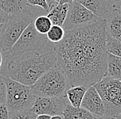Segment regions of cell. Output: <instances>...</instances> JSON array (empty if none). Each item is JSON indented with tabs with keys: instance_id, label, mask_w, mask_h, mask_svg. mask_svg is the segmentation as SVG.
I'll list each match as a JSON object with an SVG mask.
<instances>
[{
	"instance_id": "8",
	"label": "cell",
	"mask_w": 121,
	"mask_h": 119,
	"mask_svg": "<svg viewBox=\"0 0 121 119\" xmlns=\"http://www.w3.org/2000/svg\"><path fill=\"white\" fill-rule=\"evenodd\" d=\"M98 19L89 10L74 1L69 4L68 15L63 28L65 31L72 30L95 22Z\"/></svg>"
},
{
	"instance_id": "20",
	"label": "cell",
	"mask_w": 121,
	"mask_h": 119,
	"mask_svg": "<svg viewBox=\"0 0 121 119\" xmlns=\"http://www.w3.org/2000/svg\"><path fill=\"white\" fill-rule=\"evenodd\" d=\"M65 33V31L62 26L52 25L50 29L47 32L46 37L48 41L54 44H58L64 38Z\"/></svg>"
},
{
	"instance_id": "22",
	"label": "cell",
	"mask_w": 121,
	"mask_h": 119,
	"mask_svg": "<svg viewBox=\"0 0 121 119\" xmlns=\"http://www.w3.org/2000/svg\"><path fill=\"white\" fill-rule=\"evenodd\" d=\"M27 4L30 6H39L46 12L50 11V5L47 0H27Z\"/></svg>"
},
{
	"instance_id": "33",
	"label": "cell",
	"mask_w": 121,
	"mask_h": 119,
	"mask_svg": "<svg viewBox=\"0 0 121 119\" xmlns=\"http://www.w3.org/2000/svg\"><path fill=\"white\" fill-rule=\"evenodd\" d=\"M54 2H56V3H59V0H53Z\"/></svg>"
},
{
	"instance_id": "23",
	"label": "cell",
	"mask_w": 121,
	"mask_h": 119,
	"mask_svg": "<svg viewBox=\"0 0 121 119\" xmlns=\"http://www.w3.org/2000/svg\"><path fill=\"white\" fill-rule=\"evenodd\" d=\"M6 100V85L4 75H0V104H5Z\"/></svg>"
},
{
	"instance_id": "34",
	"label": "cell",
	"mask_w": 121,
	"mask_h": 119,
	"mask_svg": "<svg viewBox=\"0 0 121 119\" xmlns=\"http://www.w3.org/2000/svg\"><path fill=\"white\" fill-rule=\"evenodd\" d=\"M121 119V115H120V116H118V118H117V119Z\"/></svg>"
},
{
	"instance_id": "35",
	"label": "cell",
	"mask_w": 121,
	"mask_h": 119,
	"mask_svg": "<svg viewBox=\"0 0 121 119\" xmlns=\"http://www.w3.org/2000/svg\"><path fill=\"white\" fill-rule=\"evenodd\" d=\"M120 10H121V8H120Z\"/></svg>"
},
{
	"instance_id": "21",
	"label": "cell",
	"mask_w": 121,
	"mask_h": 119,
	"mask_svg": "<svg viewBox=\"0 0 121 119\" xmlns=\"http://www.w3.org/2000/svg\"><path fill=\"white\" fill-rule=\"evenodd\" d=\"M37 115L31 110L16 113L10 115L9 119H37Z\"/></svg>"
},
{
	"instance_id": "14",
	"label": "cell",
	"mask_w": 121,
	"mask_h": 119,
	"mask_svg": "<svg viewBox=\"0 0 121 119\" xmlns=\"http://www.w3.org/2000/svg\"><path fill=\"white\" fill-rule=\"evenodd\" d=\"M28 6L27 0H0V9L8 15L23 12Z\"/></svg>"
},
{
	"instance_id": "25",
	"label": "cell",
	"mask_w": 121,
	"mask_h": 119,
	"mask_svg": "<svg viewBox=\"0 0 121 119\" xmlns=\"http://www.w3.org/2000/svg\"><path fill=\"white\" fill-rule=\"evenodd\" d=\"M8 18H9V15L3 12L0 9V25L5 24L8 20Z\"/></svg>"
},
{
	"instance_id": "17",
	"label": "cell",
	"mask_w": 121,
	"mask_h": 119,
	"mask_svg": "<svg viewBox=\"0 0 121 119\" xmlns=\"http://www.w3.org/2000/svg\"><path fill=\"white\" fill-rule=\"evenodd\" d=\"M107 76L121 81V57L107 53Z\"/></svg>"
},
{
	"instance_id": "15",
	"label": "cell",
	"mask_w": 121,
	"mask_h": 119,
	"mask_svg": "<svg viewBox=\"0 0 121 119\" xmlns=\"http://www.w3.org/2000/svg\"><path fill=\"white\" fill-rule=\"evenodd\" d=\"M62 116L64 119H95L96 116L82 107H74L68 103Z\"/></svg>"
},
{
	"instance_id": "5",
	"label": "cell",
	"mask_w": 121,
	"mask_h": 119,
	"mask_svg": "<svg viewBox=\"0 0 121 119\" xmlns=\"http://www.w3.org/2000/svg\"><path fill=\"white\" fill-rule=\"evenodd\" d=\"M6 85V105L9 116L16 113L30 110L36 97L34 96L30 86H27L4 75Z\"/></svg>"
},
{
	"instance_id": "16",
	"label": "cell",
	"mask_w": 121,
	"mask_h": 119,
	"mask_svg": "<svg viewBox=\"0 0 121 119\" xmlns=\"http://www.w3.org/2000/svg\"><path fill=\"white\" fill-rule=\"evenodd\" d=\"M87 89V88L83 85L69 87L65 92L69 103L74 107H80Z\"/></svg>"
},
{
	"instance_id": "4",
	"label": "cell",
	"mask_w": 121,
	"mask_h": 119,
	"mask_svg": "<svg viewBox=\"0 0 121 119\" xmlns=\"http://www.w3.org/2000/svg\"><path fill=\"white\" fill-rule=\"evenodd\" d=\"M34 21V15L28 8L19 13L9 15L0 35V50L2 52L7 53L26 28Z\"/></svg>"
},
{
	"instance_id": "1",
	"label": "cell",
	"mask_w": 121,
	"mask_h": 119,
	"mask_svg": "<svg viewBox=\"0 0 121 119\" xmlns=\"http://www.w3.org/2000/svg\"><path fill=\"white\" fill-rule=\"evenodd\" d=\"M105 19L99 18L85 26L65 31L54 48L57 66L65 74L69 87L94 85L107 75Z\"/></svg>"
},
{
	"instance_id": "26",
	"label": "cell",
	"mask_w": 121,
	"mask_h": 119,
	"mask_svg": "<svg viewBox=\"0 0 121 119\" xmlns=\"http://www.w3.org/2000/svg\"><path fill=\"white\" fill-rule=\"evenodd\" d=\"M112 8L120 9L121 6V0H107Z\"/></svg>"
},
{
	"instance_id": "9",
	"label": "cell",
	"mask_w": 121,
	"mask_h": 119,
	"mask_svg": "<svg viewBox=\"0 0 121 119\" xmlns=\"http://www.w3.org/2000/svg\"><path fill=\"white\" fill-rule=\"evenodd\" d=\"M68 103L67 98L37 97L30 110L37 115L47 114L51 116L62 115Z\"/></svg>"
},
{
	"instance_id": "12",
	"label": "cell",
	"mask_w": 121,
	"mask_h": 119,
	"mask_svg": "<svg viewBox=\"0 0 121 119\" xmlns=\"http://www.w3.org/2000/svg\"><path fill=\"white\" fill-rule=\"evenodd\" d=\"M106 20V32L111 37L121 41V10L112 8Z\"/></svg>"
},
{
	"instance_id": "13",
	"label": "cell",
	"mask_w": 121,
	"mask_h": 119,
	"mask_svg": "<svg viewBox=\"0 0 121 119\" xmlns=\"http://www.w3.org/2000/svg\"><path fill=\"white\" fill-rule=\"evenodd\" d=\"M69 10V4H52L47 17L50 19L52 25L62 26L66 19Z\"/></svg>"
},
{
	"instance_id": "30",
	"label": "cell",
	"mask_w": 121,
	"mask_h": 119,
	"mask_svg": "<svg viewBox=\"0 0 121 119\" xmlns=\"http://www.w3.org/2000/svg\"><path fill=\"white\" fill-rule=\"evenodd\" d=\"M3 65V54H2V51L0 50V69Z\"/></svg>"
},
{
	"instance_id": "24",
	"label": "cell",
	"mask_w": 121,
	"mask_h": 119,
	"mask_svg": "<svg viewBox=\"0 0 121 119\" xmlns=\"http://www.w3.org/2000/svg\"><path fill=\"white\" fill-rule=\"evenodd\" d=\"M0 119H9V112L6 104H0Z\"/></svg>"
},
{
	"instance_id": "18",
	"label": "cell",
	"mask_w": 121,
	"mask_h": 119,
	"mask_svg": "<svg viewBox=\"0 0 121 119\" xmlns=\"http://www.w3.org/2000/svg\"><path fill=\"white\" fill-rule=\"evenodd\" d=\"M105 48L107 53L121 57V41L111 37L107 32Z\"/></svg>"
},
{
	"instance_id": "32",
	"label": "cell",
	"mask_w": 121,
	"mask_h": 119,
	"mask_svg": "<svg viewBox=\"0 0 121 119\" xmlns=\"http://www.w3.org/2000/svg\"><path fill=\"white\" fill-rule=\"evenodd\" d=\"M3 26H4V24L3 25H0V35H1V31H2V29H3Z\"/></svg>"
},
{
	"instance_id": "27",
	"label": "cell",
	"mask_w": 121,
	"mask_h": 119,
	"mask_svg": "<svg viewBox=\"0 0 121 119\" xmlns=\"http://www.w3.org/2000/svg\"><path fill=\"white\" fill-rule=\"evenodd\" d=\"M50 118L51 116L47 114H39L37 116V119H50Z\"/></svg>"
},
{
	"instance_id": "2",
	"label": "cell",
	"mask_w": 121,
	"mask_h": 119,
	"mask_svg": "<svg viewBox=\"0 0 121 119\" xmlns=\"http://www.w3.org/2000/svg\"><path fill=\"white\" fill-rule=\"evenodd\" d=\"M56 66L57 60L53 53L26 52L8 61L4 75L25 85L32 86L43 74Z\"/></svg>"
},
{
	"instance_id": "6",
	"label": "cell",
	"mask_w": 121,
	"mask_h": 119,
	"mask_svg": "<svg viewBox=\"0 0 121 119\" xmlns=\"http://www.w3.org/2000/svg\"><path fill=\"white\" fill-rule=\"evenodd\" d=\"M105 107V116L116 119L121 114V81L103 77L94 85Z\"/></svg>"
},
{
	"instance_id": "10",
	"label": "cell",
	"mask_w": 121,
	"mask_h": 119,
	"mask_svg": "<svg viewBox=\"0 0 121 119\" xmlns=\"http://www.w3.org/2000/svg\"><path fill=\"white\" fill-rule=\"evenodd\" d=\"M81 107L87 110L96 117L105 116V107L103 101L94 85L87 88Z\"/></svg>"
},
{
	"instance_id": "31",
	"label": "cell",
	"mask_w": 121,
	"mask_h": 119,
	"mask_svg": "<svg viewBox=\"0 0 121 119\" xmlns=\"http://www.w3.org/2000/svg\"><path fill=\"white\" fill-rule=\"evenodd\" d=\"M112 119L108 118V117H107V116H98V117H96V119Z\"/></svg>"
},
{
	"instance_id": "19",
	"label": "cell",
	"mask_w": 121,
	"mask_h": 119,
	"mask_svg": "<svg viewBox=\"0 0 121 119\" xmlns=\"http://www.w3.org/2000/svg\"><path fill=\"white\" fill-rule=\"evenodd\" d=\"M33 23L37 31L42 35H46L52 26L50 19L45 15L38 17L35 19Z\"/></svg>"
},
{
	"instance_id": "29",
	"label": "cell",
	"mask_w": 121,
	"mask_h": 119,
	"mask_svg": "<svg viewBox=\"0 0 121 119\" xmlns=\"http://www.w3.org/2000/svg\"><path fill=\"white\" fill-rule=\"evenodd\" d=\"M50 119H64L62 115H54L52 116Z\"/></svg>"
},
{
	"instance_id": "28",
	"label": "cell",
	"mask_w": 121,
	"mask_h": 119,
	"mask_svg": "<svg viewBox=\"0 0 121 119\" xmlns=\"http://www.w3.org/2000/svg\"><path fill=\"white\" fill-rule=\"evenodd\" d=\"M75 0H59V4H70Z\"/></svg>"
},
{
	"instance_id": "3",
	"label": "cell",
	"mask_w": 121,
	"mask_h": 119,
	"mask_svg": "<svg viewBox=\"0 0 121 119\" xmlns=\"http://www.w3.org/2000/svg\"><path fill=\"white\" fill-rule=\"evenodd\" d=\"M69 88L65 75L58 66L46 72L35 84L30 86L35 97L66 98L65 92Z\"/></svg>"
},
{
	"instance_id": "11",
	"label": "cell",
	"mask_w": 121,
	"mask_h": 119,
	"mask_svg": "<svg viewBox=\"0 0 121 119\" xmlns=\"http://www.w3.org/2000/svg\"><path fill=\"white\" fill-rule=\"evenodd\" d=\"M101 19H107L112 7L107 0H75Z\"/></svg>"
},
{
	"instance_id": "7",
	"label": "cell",
	"mask_w": 121,
	"mask_h": 119,
	"mask_svg": "<svg viewBox=\"0 0 121 119\" xmlns=\"http://www.w3.org/2000/svg\"><path fill=\"white\" fill-rule=\"evenodd\" d=\"M48 41L45 35L38 32L32 23L23 31L13 48L6 53V57L13 59L26 52H39L44 48Z\"/></svg>"
}]
</instances>
